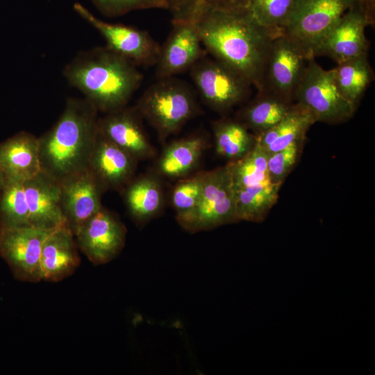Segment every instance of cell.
<instances>
[{
    "mask_svg": "<svg viewBox=\"0 0 375 375\" xmlns=\"http://www.w3.org/2000/svg\"><path fill=\"white\" fill-rule=\"evenodd\" d=\"M189 22L194 23L202 44L214 58L260 90L272 42L281 33L259 25L244 8L206 9Z\"/></svg>",
    "mask_w": 375,
    "mask_h": 375,
    "instance_id": "cell-1",
    "label": "cell"
},
{
    "mask_svg": "<svg viewBox=\"0 0 375 375\" xmlns=\"http://www.w3.org/2000/svg\"><path fill=\"white\" fill-rule=\"evenodd\" d=\"M62 74L71 86L104 113L126 106L143 79L134 62L106 46L80 51Z\"/></svg>",
    "mask_w": 375,
    "mask_h": 375,
    "instance_id": "cell-2",
    "label": "cell"
},
{
    "mask_svg": "<svg viewBox=\"0 0 375 375\" xmlns=\"http://www.w3.org/2000/svg\"><path fill=\"white\" fill-rule=\"evenodd\" d=\"M98 112L85 98L67 99L58 119L38 138L42 172L60 183L88 169Z\"/></svg>",
    "mask_w": 375,
    "mask_h": 375,
    "instance_id": "cell-3",
    "label": "cell"
},
{
    "mask_svg": "<svg viewBox=\"0 0 375 375\" xmlns=\"http://www.w3.org/2000/svg\"><path fill=\"white\" fill-rule=\"evenodd\" d=\"M135 108L142 118L156 129L162 141L177 133L198 110L190 88L172 77L160 78L149 87Z\"/></svg>",
    "mask_w": 375,
    "mask_h": 375,
    "instance_id": "cell-4",
    "label": "cell"
},
{
    "mask_svg": "<svg viewBox=\"0 0 375 375\" xmlns=\"http://www.w3.org/2000/svg\"><path fill=\"white\" fill-rule=\"evenodd\" d=\"M176 220L184 230L192 233L239 222L235 190L227 165L205 172L197 205Z\"/></svg>",
    "mask_w": 375,
    "mask_h": 375,
    "instance_id": "cell-5",
    "label": "cell"
},
{
    "mask_svg": "<svg viewBox=\"0 0 375 375\" xmlns=\"http://www.w3.org/2000/svg\"><path fill=\"white\" fill-rule=\"evenodd\" d=\"M296 103L306 108L315 122L338 124L347 122L356 106L338 90L331 69H323L315 57L307 60L303 76L294 94Z\"/></svg>",
    "mask_w": 375,
    "mask_h": 375,
    "instance_id": "cell-6",
    "label": "cell"
},
{
    "mask_svg": "<svg viewBox=\"0 0 375 375\" xmlns=\"http://www.w3.org/2000/svg\"><path fill=\"white\" fill-rule=\"evenodd\" d=\"M361 1L365 0H295L282 34L293 40L308 59L315 57V51L333 26Z\"/></svg>",
    "mask_w": 375,
    "mask_h": 375,
    "instance_id": "cell-7",
    "label": "cell"
},
{
    "mask_svg": "<svg viewBox=\"0 0 375 375\" xmlns=\"http://www.w3.org/2000/svg\"><path fill=\"white\" fill-rule=\"evenodd\" d=\"M190 76L206 104L222 114L243 103L253 86L229 66L205 56L190 68Z\"/></svg>",
    "mask_w": 375,
    "mask_h": 375,
    "instance_id": "cell-8",
    "label": "cell"
},
{
    "mask_svg": "<svg viewBox=\"0 0 375 375\" xmlns=\"http://www.w3.org/2000/svg\"><path fill=\"white\" fill-rule=\"evenodd\" d=\"M307 60L303 51L293 40L282 33L277 35L272 42L258 91L294 102Z\"/></svg>",
    "mask_w": 375,
    "mask_h": 375,
    "instance_id": "cell-9",
    "label": "cell"
},
{
    "mask_svg": "<svg viewBox=\"0 0 375 375\" xmlns=\"http://www.w3.org/2000/svg\"><path fill=\"white\" fill-rule=\"evenodd\" d=\"M51 231L31 226L0 228V256L16 279L28 283L42 280V249Z\"/></svg>",
    "mask_w": 375,
    "mask_h": 375,
    "instance_id": "cell-10",
    "label": "cell"
},
{
    "mask_svg": "<svg viewBox=\"0 0 375 375\" xmlns=\"http://www.w3.org/2000/svg\"><path fill=\"white\" fill-rule=\"evenodd\" d=\"M126 228L103 206L74 233L78 249L95 265L115 258L125 245Z\"/></svg>",
    "mask_w": 375,
    "mask_h": 375,
    "instance_id": "cell-11",
    "label": "cell"
},
{
    "mask_svg": "<svg viewBox=\"0 0 375 375\" xmlns=\"http://www.w3.org/2000/svg\"><path fill=\"white\" fill-rule=\"evenodd\" d=\"M374 24V16L357 2L330 30L315 51L314 56H326L339 64L367 54L369 41L365 30L368 25Z\"/></svg>",
    "mask_w": 375,
    "mask_h": 375,
    "instance_id": "cell-12",
    "label": "cell"
},
{
    "mask_svg": "<svg viewBox=\"0 0 375 375\" xmlns=\"http://www.w3.org/2000/svg\"><path fill=\"white\" fill-rule=\"evenodd\" d=\"M74 10L105 39L106 47L130 59L138 66L156 65L160 47L144 31L122 24H112L95 17L82 4Z\"/></svg>",
    "mask_w": 375,
    "mask_h": 375,
    "instance_id": "cell-13",
    "label": "cell"
},
{
    "mask_svg": "<svg viewBox=\"0 0 375 375\" xmlns=\"http://www.w3.org/2000/svg\"><path fill=\"white\" fill-rule=\"evenodd\" d=\"M138 160L98 131L88 170L105 192L121 191L135 177Z\"/></svg>",
    "mask_w": 375,
    "mask_h": 375,
    "instance_id": "cell-14",
    "label": "cell"
},
{
    "mask_svg": "<svg viewBox=\"0 0 375 375\" xmlns=\"http://www.w3.org/2000/svg\"><path fill=\"white\" fill-rule=\"evenodd\" d=\"M98 119L97 129L138 161L152 158L156 150L149 140L135 106H126Z\"/></svg>",
    "mask_w": 375,
    "mask_h": 375,
    "instance_id": "cell-15",
    "label": "cell"
},
{
    "mask_svg": "<svg viewBox=\"0 0 375 375\" xmlns=\"http://www.w3.org/2000/svg\"><path fill=\"white\" fill-rule=\"evenodd\" d=\"M173 28L162 47L156 62L159 78H170L190 69L205 56L197 28L192 22H173Z\"/></svg>",
    "mask_w": 375,
    "mask_h": 375,
    "instance_id": "cell-16",
    "label": "cell"
},
{
    "mask_svg": "<svg viewBox=\"0 0 375 375\" xmlns=\"http://www.w3.org/2000/svg\"><path fill=\"white\" fill-rule=\"evenodd\" d=\"M60 206L73 233L101 208L106 192L87 169L60 183Z\"/></svg>",
    "mask_w": 375,
    "mask_h": 375,
    "instance_id": "cell-17",
    "label": "cell"
},
{
    "mask_svg": "<svg viewBox=\"0 0 375 375\" xmlns=\"http://www.w3.org/2000/svg\"><path fill=\"white\" fill-rule=\"evenodd\" d=\"M31 226L52 231L66 224L60 206V183L40 172L24 182Z\"/></svg>",
    "mask_w": 375,
    "mask_h": 375,
    "instance_id": "cell-18",
    "label": "cell"
},
{
    "mask_svg": "<svg viewBox=\"0 0 375 375\" xmlns=\"http://www.w3.org/2000/svg\"><path fill=\"white\" fill-rule=\"evenodd\" d=\"M78 249L74 235L66 224L51 231L42 249V280L58 282L71 276L81 262Z\"/></svg>",
    "mask_w": 375,
    "mask_h": 375,
    "instance_id": "cell-19",
    "label": "cell"
},
{
    "mask_svg": "<svg viewBox=\"0 0 375 375\" xmlns=\"http://www.w3.org/2000/svg\"><path fill=\"white\" fill-rule=\"evenodd\" d=\"M0 169L5 180L23 182L40 173L38 138L20 131L0 142Z\"/></svg>",
    "mask_w": 375,
    "mask_h": 375,
    "instance_id": "cell-20",
    "label": "cell"
},
{
    "mask_svg": "<svg viewBox=\"0 0 375 375\" xmlns=\"http://www.w3.org/2000/svg\"><path fill=\"white\" fill-rule=\"evenodd\" d=\"M128 212L138 226H143L162 210L164 194L156 175L134 177L122 190Z\"/></svg>",
    "mask_w": 375,
    "mask_h": 375,
    "instance_id": "cell-21",
    "label": "cell"
},
{
    "mask_svg": "<svg viewBox=\"0 0 375 375\" xmlns=\"http://www.w3.org/2000/svg\"><path fill=\"white\" fill-rule=\"evenodd\" d=\"M206 147L207 141L201 135L172 142L157 160V174L169 179L186 177L197 166Z\"/></svg>",
    "mask_w": 375,
    "mask_h": 375,
    "instance_id": "cell-22",
    "label": "cell"
},
{
    "mask_svg": "<svg viewBox=\"0 0 375 375\" xmlns=\"http://www.w3.org/2000/svg\"><path fill=\"white\" fill-rule=\"evenodd\" d=\"M294 104L275 94L259 90L255 98L238 111L236 119L258 135L281 122Z\"/></svg>",
    "mask_w": 375,
    "mask_h": 375,
    "instance_id": "cell-23",
    "label": "cell"
},
{
    "mask_svg": "<svg viewBox=\"0 0 375 375\" xmlns=\"http://www.w3.org/2000/svg\"><path fill=\"white\" fill-rule=\"evenodd\" d=\"M316 122L302 106L294 103L289 113L277 124L256 135V143L268 153L285 149L297 142H304L309 128Z\"/></svg>",
    "mask_w": 375,
    "mask_h": 375,
    "instance_id": "cell-24",
    "label": "cell"
},
{
    "mask_svg": "<svg viewBox=\"0 0 375 375\" xmlns=\"http://www.w3.org/2000/svg\"><path fill=\"white\" fill-rule=\"evenodd\" d=\"M335 86L341 95L357 107L374 73L367 54L338 64L331 69Z\"/></svg>",
    "mask_w": 375,
    "mask_h": 375,
    "instance_id": "cell-25",
    "label": "cell"
},
{
    "mask_svg": "<svg viewBox=\"0 0 375 375\" xmlns=\"http://www.w3.org/2000/svg\"><path fill=\"white\" fill-rule=\"evenodd\" d=\"M212 131L217 153L229 161L242 158L256 144V135L236 118L214 122Z\"/></svg>",
    "mask_w": 375,
    "mask_h": 375,
    "instance_id": "cell-26",
    "label": "cell"
},
{
    "mask_svg": "<svg viewBox=\"0 0 375 375\" xmlns=\"http://www.w3.org/2000/svg\"><path fill=\"white\" fill-rule=\"evenodd\" d=\"M281 185L269 182L234 190L238 221L262 222L277 202Z\"/></svg>",
    "mask_w": 375,
    "mask_h": 375,
    "instance_id": "cell-27",
    "label": "cell"
},
{
    "mask_svg": "<svg viewBox=\"0 0 375 375\" xmlns=\"http://www.w3.org/2000/svg\"><path fill=\"white\" fill-rule=\"evenodd\" d=\"M269 153L256 143L244 156L229 161V169L234 190L271 182L267 171Z\"/></svg>",
    "mask_w": 375,
    "mask_h": 375,
    "instance_id": "cell-28",
    "label": "cell"
},
{
    "mask_svg": "<svg viewBox=\"0 0 375 375\" xmlns=\"http://www.w3.org/2000/svg\"><path fill=\"white\" fill-rule=\"evenodd\" d=\"M30 226L24 182L5 180L0 192V228Z\"/></svg>",
    "mask_w": 375,
    "mask_h": 375,
    "instance_id": "cell-29",
    "label": "cell"
},
{
    "mask_svg": "<svg viewBox=\"0 0 375 375\" xmlns=\"http://www.w3.org/2000/svg\"><path fill=\"white\" fill-rule=\"evenodd\" d=\"M295 0H249L244 8L259 25L282 33Z\"/></svg>",
    "mask_w": 375,
    "mask_h": 375,
    "instance_id": "cell-30",
    "label": "cell"
},
{
    "mask_svg": "<svg viewBox=\"0 0 375 375\" xmlns=\"http://www.w3.org/2000/svg\"><path fill=\"white\" fill-rule=\"evenodd\" d=\"M172 22L190 21L206 9L235 10L243 8L249 0H167Z\"/></svg>",
    "mask_w": 375,
    "mask_h": 375,
    "instance_id": "cell-31",
    "label": "cell"
},
{
    "mask_svg": "<svg viewBox=\"0 0 375 375\" xmlns=\"http://www.w3.org/2000/svg\"><path fill=\"white\" fill-rule=\"evenodd\" d=\"M205 172L181 178L172 192V204L179 218L190 212L197 205L200 197Z\"/></svg>",
    "mask_w": 375,
    "mask_h": 375,
    "instance_id": "cell-32",
    "label": "cell"
},
{
    "mask_svg": "<svg viewBox=\"0 0 375 375\" xmlns=\"http://www.w3.org/2000/svg\"><path fill=\"white\" fill-rule=\"evenodd\" d=\"M303 143L294 142L283 149L269 153L267 171L272 183H283L294 167Z\"/></svg>",
    "mask_w": 375,
    "mask_h": 375,
    "instance_id": "cell-33",
    "label": "cell"
},
{
    "mask_svg": "<svg viewBox=\"0 0 375 375\" xmlns=\"http://www.w3.org/2000/svg\"><path fill=\"white\" fill-rule=\"evenodd\" d=\"M99 10L106 16L117 17L131 11L167 8V0H92Z\"/></svg>",
    "mask_w": 375,
    "mask_h": 375,
    "instance_id": "cell-34",
    "label": "cell"
},
{
    "mask_svg": "<svg viewBox=\"0 0 375 375\" xmlns=\"http://www.w3.org/2000/svg\"><path fill=\"white\" fill-rule=\"evenodd\" d=\"M5 183V178L3 176V174L0 169V192L4 185Z\"/></svg>",
    "mask_w": 375,
    "mask_h": 375,
    "instance_id": "cell-35",
    "label": "cell"
}]
</instances>
